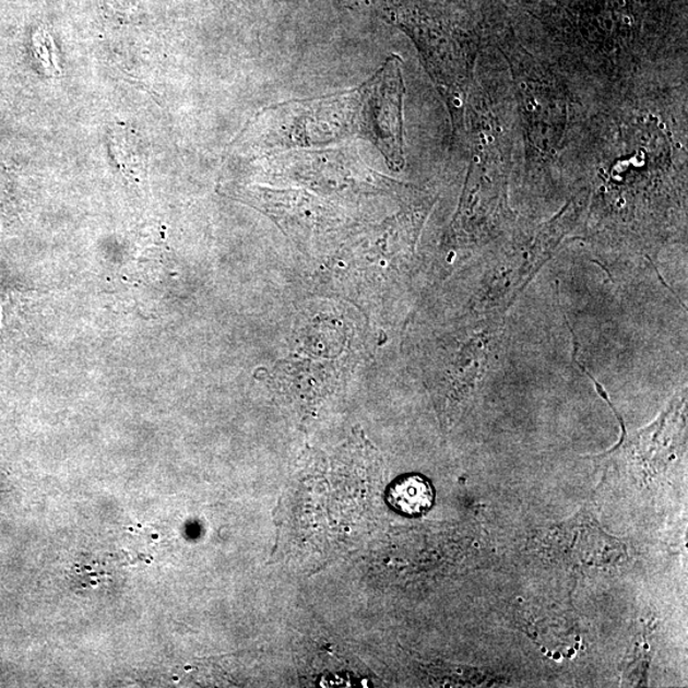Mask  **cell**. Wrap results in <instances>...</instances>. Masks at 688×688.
Here are the masks:
<instances>
[{"instance_id": "cell-1", "label": "cell", "mask_w": 688, "mask_h": 688, "mask_svg": "<svg viewBox=\"0 0 688 688\" xmlns=\"http://www.w3.org/2000/svg\"><path fill=\"white\" fill-rule=\"evenodd\" d=\"M511 72L514 117L527 170H550L578 138L584 122L561 64L533 56L522 46H501Z\"/></svg>"}, {"instance_id": "cell-3", "label": "cell", "mask_w": 688, "mask_h": 688, "mask_svg": "<svg viewBox=\"0 0 688 688\" xmlns=\"http://www.w3.org/2000/svg\"><path fill=\"white\" fill-rule=\"evenodd\" d=\"M5 487V474L3 471H0V491Z\"/></svg>"}, {"instance_id": "cell-2", "label": "cell", "mask_w": 688, "mask_h": 688, "mask_svg": "<svg viewBox=\"0 0 688 688\" xmlns=\"http://www.w3.org/2000/svg\"><path fill=\"white\" fill-rule=\"evenodd\" d=\"M389 499L402 514L416 517L431 508L434 489L424 477L407 476L395 482L390 489Z\"/></svg>"}]
</instances>
